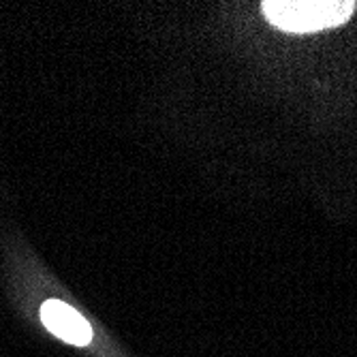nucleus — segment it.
I'll use <instances>...</instances> for the list:
<instances>
[{
    "label": "nucleus",
    "mask_w": 357,
    "mask_h": 357,
    "mask_svg": "<svg viewBox=\"0 0 357 357\" xmlns=\"http://www.w3.org/2000/svg\"><path fill=\"white\" fill-rule=\"evenodd\" d=\"M266 17L284 32H317L344 24L355 3L347 0H268L261 5Z\"/></svg>",
    "instance_id": "nucleus-1"
},
{
    "label": "nucleus",
    "mask_w": 357,
    "mask_h": 357,
    "mask_svg": "<svg viewBox=\"0 0 357 357\" xmlns=\"http://www.w3.org/2000/svg\"><path fill=\"white\" fill-rule=\"evenodd\" d=\"M41 321L43 326L58 338L67 340L77 347H86L92 340V330L88 321L71 306L58 300H47L41 306Z\"/></svg>",
    "instance_id": "nucleus-2"
}]
</instances>
